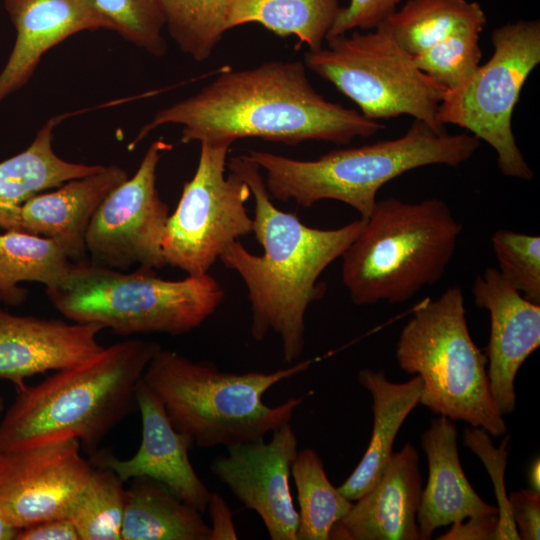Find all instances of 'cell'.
Returning <instances> with one entry per match:
<instances>
[{
  "instance_id": "obj_11",
  "label": "cell",
  "mask_w": 540,
  "mask_h": 540,
  "mask_svg": "<svg viewBox=\"0 0 540 540\" xmlns=\"http://www.w3.org/2000/svg\"><path fill=\"white\" fill-rule=\"evenodd\" d=\"M231 145L200 143L196 171L184 183L166 223L162 241L166 263L189 276L207 274L228 245L252 233L253 219L245 206L250 188L236 173H225Z\"/></svg>"
},
{
  "instance_id": "obj_3",
  "label": "cell",
  "mask_w": 540,
  "mask_h": 540,
  "mask_svg": "<svg viewBox=\"0 0 540 540\" xmlns=\"http://www.w3.org/2000/svg\"><path fill=\"white\" fill-rule=\"evenodd\" d=\"M160 348L154 341L128 339L37 385L17 387L0 422V453L70 438L95 452L117 424L138 410L137 385Z\"/></svg>"
},
{
  "instance_id": "obj_6",
  "label": "cell",
  "mask_w": 540,
  "mask_h": 540,
  "mask_svg": "<svg viewBox=\"0 0 540 540\" xmlns=\"http://www.w3.org/2000/svg\"><path fill=\"white\" fill-rule=\"evenodd\" d=\"M461 232V223L439 198L377 200L341 256L350 299L365 306L413 298L442 279Z\"/></svg>"
},
{
  "instance_id": "obj_32",
  "label": "cell",
  "mask_w": 540,
  "mask_h": 540,
  "mask_svg": "<svg viewBox=\"0 0 540 540\" xmlns=\"http://www.w3.org/2000/svg\"><path fill=\"white\" fill-rule=\"evenodd\" d=\"M113 31L146 52L160 57L167 51L162 36L164 18L159 0H92Z\"/></svg>"
},
{
  "instance_id": "obj_8",
  "label": "cell",
  "mask_w": 540,
  "mask_h": 540,
  "mask_svg": "<svg viewBox=\"0 0 540 540\" xmlns=\"http://www.w3.org/2000/svg\"><path fill=\"white\" fill-rule=\"evenodd\" d=\"M396 359L402 370L422 379L419 403L434 414L483 428L493 437L506 433L490 391L486 355L468 330L459 286L414 310L400 332Z\"/></svg>"
},
{
  "instance_id": "obj_13",
  "label": "cell",
  "mask_w": 540,
  "mask_h": 540,
  "mask_svg": "<svg viewBox=\"0 0 540 540\" xmlns=\"http://www.w3.org/2000/svg\"><path fill=\"white\" fill-rule=\"evenodd\" d=\"M70 438L0 453V514L18 529L69 518L93 470Z\"/></svg>"
},
{
  "instance_id": "obj_42",
  "label": "cell",
  "mask_w": 540,
  "mask_h": 540,
  "mask_svg": "<svg viewBox=\"0 0 540 540\" xmlns=\"http://www.w3.org/2000/svg\"><path fill=\"white\" fill-rule=\"evenodd\" d=\"M5 411V403L3 397L0 395V415Z\"/></svg>"
},
{
  "instance_id": "obj_4",
  "label": "cell",
  "mask_w": 540,
  "mask_h": 540,
  "mask_svg": "<svg viewBox=\"0 0 540 540\" xmlns=\"http://www.w3.org/2000/svg\"><path fill=\"white\" fill-rule=\"evenodd\" d=\"M481 141L470 133L436 131L420 120L395 139L330 151L298 160L262 150L247 156L265 172L271 197L308 208L322 200L342 202L366 219L377 193L389 181L429 165L458 167L473 157Z\"/></svg>"
},
{
  "instance_id": "obj_29",
  "label": "cell",
  "mask_w": 540,
  "mask_h": 540,
  "mask_svg": "<svg viewBox=\"0 0 540 540\" xmlns=\"http://www.w3.org/2000/svg\"><path fill=\"white\" fill-rule=\"evenodd\" d=\"M232 0H159L164 24L179 50L197 62L214 52L227 30Z\"/></svg>"
},
{
  "instance_id": "obj_17",
  "label": "cell",
  "mask_w": 540,
  "mask_h": 540,
  "mask_svg": "<svg viewBox=\"0 0 540 540\" xmlns=\"http://www.w3.org/2000/svg\"><path fill=\"white\" fill-rule=\"evenodd\" d=\"M94 323L18 316L0 308V379H25L78 364L103 349Z\"/></svg>"
},
{
  "instance_id": "obj_16",
  "label": "cell",
  "mask_w": 540,
  "mask_h": 540,
  "mask_svg": "<svg viewBox=\"0 0 540 540\" xmlns=\"http://www.w3.org/2000/svg\"><path fill=\"white\" fill-rule=\"evenodd\" d=\"M141 415L140 446L129 459H119L107 450L91 453L90 462L113 470L125 482L148 477L167 487L183 502L206 512L211 492L194 470L188 451L193 440L175 429L161 402L142 380L136 389Z\"/></svg>"
},
{
  "instance_id": "obj_26",
  "label": "cell",
  "mask_w": 540,
  "mask_h": 540,
  "mask_svg": "<svg viewBox=\"0 0 540 540\" xmlns=\"http://www.w3.org/2000/svg\"><path fill=\"white\" fill-rule=\"evenodd\" d=\"M72 261L51 238L24 231L7 230L0 234V297L17 305L27 295L19 288L23 281L39 282L52 288L68 275Z\"/></svg>"
},
{
  "instance_id": "obj_20",
  "label": "cell",
  "mask_w": 540,
  "mask_h": 540,
  "mask_svg": "<svg viewBox=\"0 0 540 540\" xmlns=\"http://www.w3.org/2000/svg\"><path fill=\"white\" fill-rule=\"evenodd\" d=\"M421 446L429 469L416 517L421 540L430 539L437 528L449 524L498 517L497 507L481 499L463 472L453 420L444 416L432 419L421 435Z\"/></svg>"
},
{
  "instance_id": "obj_37",
  "label": "cell",
  "mask_w": 540,
  "mask_h": 540,
  "mask_svg": "<svg viewBox=\"0 0 540 540\" xmlns=\"http://www.w3.org/2000/svg\"><path fill=\"white\" fill-rule=\"evenodd\" d=\"M15 540H80L69 518L49 519L19 530Z\"/></svg>"
},
{
  "instance_id": "obj_19",
  "label": "cell",
  "mask_w": 540,
  "mask_h": 540,
  "mask_svg": "<svg viewBox=\"0 0 540 540\" xmlns=\"http://www.w3.org/2000/svg\"><path fill=\"white\" fill-rule=\"evenodd\" d=\"M4 7L16 40L0 73V101L28 82L52 47L82 31L113 30L92 0H4Z\"/></svg>"
},
{
  "instance_id": "obj_2",
  "label": "cell",
  "mask_w": 540,
  "mask_h": 540,
  "mask_svg": "<svg viewBox=\"0 0 540 540\" xmlns=\"http://www.w3.org/2000/svg\"><path fill=\"white\" fill-rule=\"evenodd\" d=\"M229 170L249 186L254 198L252 233L262 255L249 252L240 240L228 245L219 260L244 282L251 306V335L263 340L272 331L282 343L283 360L293 363L305 347V315L321 299L323 271L342 256L362 229L360 218L335 229L305 225L272 202L260 167L247 154L233 156Z\"/></svg>"
},
{
  "instance_id": "obj_39",
  "label": "cell",
  "mask_w": 540,
  "mask_h": 540,
  "mask_svg": "<svg viewBox=\"0 0 540 540\" xmlns=\"http://www.w3.org/2000/svg\"><path fill=\"white\" fill-rule=\"evenodd\" d=\"M498 517L485 519H467L452 524L441 540H491L495 537Z\"/></svg>"
},
{
  "instance_id": "obj_18",
  "label": "cell",
  "mask_w": 540,
  "mask_h": 540,
  "mask_svg": "<svg viewBox=\"0 0 540 540\" xmlns=\"http://www.w3.org/2000/svg\"><path fill=\"white\" fill-rule=\"evenodd\" d=\"M417 449L406 443L377 484L332 527L329 539L421 540L417 512L422 495Z\"/></svg>"
},
{
  "instance_id": "obj_35",
  "label": "cell",
  "mask_w": 540,
  "mask_h": 540,
  "mask_svg": "<svg viewBox=\"0 0 540 540\" xmlns=\"http://www.w3.org/2000/svg\"><path fill=\"white\" fill-rule=\"evenodd\" d=\"M402 0H350L341 7L327 37L350 31L372 30L384 23L392 15ZM326 37V38H327Z\"/></svg>"
},
{
  "instance_id": "obj_30",
  "label": "cell",
  "mask_w": 540,
  "mask_h": 540,
  "mask_svg": "<svg viewBox=\"0 0 540 540\" xmlns=\"http://www.w3.org/2000/svg\"><path fill=\"white\" fill-rule=\"evenodd\" d=\"M111 469L94 466L69 519L80 540H121L126 489Z\"/></svg>"
},
{
  "instance_id": "obj_15",
  "label": "cell",
  "mask_w": 540,
  "mask_h": 540,
  "mask_svg": "<svg viewBox=\"0 0 540 540\" xmlns=\"http://www.w3.org/2000/svg\"><path fill=\"white\" fill-rule=\"evenodd\" d=\"M472 295L475 305L490 315L487 375L496 406L508 415L516 407L517 372L540 345V304L524 298L495 267L476 277Z\"/></svg>"
},
{
  "instance_id": "obj_38",
  "label": "cell",
  "mask_w": 540,
  "mask_h": 540,
  "mask_svg": "<svg viewBox=\"0 0 540 540\" xmlns=\"http://www.w3.org/2000/svg\"><path fill=\"white\" fill-rule=\"evenodd\" d=\"M206 511H208L211 521L209 540H235L238 538L231 510L218 493L211 492Z\"/></svg>"
},
{
  "instance_id": "obj_24",
  "label": "cell",
  "mask_w": 540,
  "mask_h": 540,
  "mask_svg": "<svg viewBox=\"0 0 540 540\" xmlns=\"http://www.w3.org/2000/svg\"><path fill=\"white\" fill-rule=\"evenodd\" d=\"M131 480L126 489L121 540L210 539V526L195 507L148 477Z\"/></svg>"
},
{
  "instance_id": "obj_12",
  "label": "cell",
  "mask_w": 540,
  "mask_h": 540,
  "mask_svg": "<svg viewBox=\"0 0 540 540\" xmlns=\"http://www.w3.org/2000/svg\"><path fill=\"white\" fill-rule=\"evenodd\" d=\"M172 145L154 141L132 178L116 186L93 215L85 238L96 265L127 270L132 265L159 270L167 265L162 241L169 207L157 186V167Z\"/></svg>"
},
{
  "instance_id": "obj_43",
  "label": "cell",
  "mask_w": 540,
  "mask_h": 540,
  "mask_svg": "<svg viewBox=\"0 0 540 540\" xmlns=\"http://www.w3.org/2000/svg\"><path fill=\"white\" fill-rule=\"evenodd\" d=\"M0 301H1V297H0Z\"/></svg>"
},
{
  "instance_id": "obj_5",
  "label": "cell",
  "mask_w": 540,
  "mask_h": 540,
  "mask_svg": "<svg viewBox=\"0 0 540 540\" xmlns=\"http://www.w3.org/2000/svg\"><path fill=\"white\" fill-rule=\"evenodd\" d=\"M312 359L273 372L220 371L208 360H191L162 349L147 365L142 380L161 402L175 429L200 448L264 440L290 423L307 395L268 406L263 395L274 385L304 372Z\"/></svg>"
},
{
  "instance_id": "obj_34",
  "label": "cell",
  "mask_w": 540,
  "mask_h": 540,
  "mask_svg": "<svg viewBox=\"0 0 540 540\" xmlns=\"http://www.w3.org/2000/svg\"><path fill=\"white\" fill-rule=\"evenodd\" d=\"M510 436H506L499 447H494L490 434L480 427H466L463 444L474 452L485 465L494 485L497 499L498 522L494 540H519L520 537L512 519L504 475L507 465Z\"/></svg>"
},
{
  "instance_id": "obj_10",
  "label": "cell",
  "mask_w": 540,
  "mask_h": 540,
  "mask_svg": "<svg viewBox=\"0 0 540 540\" xmlns=\"http://www.w3.org/2000/svg\"><path fill=\"white\" fill-rule=\"evenodd\" d=\"M491 40V58L465 84L445 92L437 120L488 143L503 175L530 181L534 173L516 143L512 115L526 80L540 63V21L504 24L493 30Z\"/></svg>"
},
{
  "instance_id": "obj_9",
  "label": "cell",
  "mask_w": 540,
  "mask_h": 540,
  "mask_svg": "<svg viewBox=\"0 0 540 540\" xmlns=\"http://www.w3.org/2000/svg\"><path fill=\"white\" fill-rule=\"evenodd\" d=\"M327 46L304 54L306 68L330 82L372 120L409 115L436 131H446L437 120L446 90L425 75L382 23L327 37Z\"/></svg>"
},
{
  "instance_id": "obj_21",
  "label": "cell",
  "mask_w": 540,
  "mask_h": 540,
  "mask_svg": "<svg viewBox=\"0 0 540 540\" xmlns=\"http://www.w3.org/2000/svg\"><path fill=\"white\" fill-rule=\"evenodd\" d=\"M128 178L117 165L39 193L19 209V231L53 239L70 260H83L90 221L104 198Z\"/></svg>"
},
{
  "instance_id": "obj_40",
  "label": "cell",
  "mask_w": 540,
  "mask_h": 540,
  "mask_svg": "<svg viewBox=\"0 0 540 540\" xmlns=\"http://www.w3.org/2000/svg\"><path fill=\"white\" fill-rule=\"evenodd\" d=\"M20 529L10 524L0 514V540H14Z\"/></svg>"
},
{
  "instance_id": "obj_33",
  "label": "cell",
  "mask_w": 540,
  "mask_h": 540,
  "mask_svg": "<svg viewBox=\"0 0 540 540\" xmlns=\"http://www.w3.org/2000/svg\"><path fill=\"white\" fill-rule=\"evenodd\" d=\"M491 244L503 278L524 298L540 304V237L499 229Z\"/></svg>"
},
{
  "instance_id": "obj_23",
  "label": "cell",
  "mask_w": 540,
  "mask_h": 540,
  "mask_svg": "<svg viewBox=\"0 0 540 540\" xmlns=\"http://www.w3.org/2000/svg\"><path fill=\"white\" fill-rule=\"evenodd\" d=\"M65 117H51L24 151L0 163L1 228L19 231V209L25 201L44 190L94 174L104 167L69 162L55 153L54 128Z\"/></svg>"
},
{
  "instance_id": "obj_31",
  "label": "cell",
  "mask_w": 540,
  "mask_h": 540,
  "mask_svg": "<svg viewBox=\"0 0 540 540\" xmlns=\"http://www.w3.org/2000/svg\"><path fill=\"white\" fill-rule=\"evenodd\" d=\"M481 30L466 29L413 56L417 67L446 91L465 84L480 66Z\"/></svg>"
},
{
  "instance_id": "obj_36",
  "label": "cell",
  "mask_w": 540,
  "mask_h": 540,
  "mask_svg": "<svg viewBox=\"0 0 540 540\" xmlns=\"http://www.w3.org/2000/svg\"><path fill=\"white\" fill-rule=\"evenodd\" d=\"M512 519L520 540L540 538V493L521 489L508 496Z\"/></svg>"
},
{
  "instance_id": "obj_28",
  "label": "cell",
  "mask_w": 540,
  "mask_h": 540,
  "mask_svg": "<svg viewBox=\"0 0 540 540\" xmlns=\"http://www.w3.org/2000/svg\"><path fill=\"white\" fill-rule=\"evenodd\" d=\"M299 505L297 540H328L332 527L353 503L329 481L321 457L310 448L298 451L292 465Z\"/></svg>"
},
{
  "instance_id": "obj_27",
  "label": "cell",
  "mask_w": 540,
  "mask_h": 540,
  "mask_svg": "<svg viewBox=\"0 0 540 540\" xmlns=\"http://www.w3.org/2000/svg\"><path fill=\"white\" fill-rule=\"evenodd\" d=\"M384 24L399 45L415 56L459 31H482L486 15L475 1L408 0Z\"/></svg>"
},
{
  "instance_id": "obj_41",
  "label": "cell",
  "mask_w": 540,
  "mask_h": 540,
  "mask_svg": "<svg viewBox=\"0 0 540 540\" xmlns=\"http://www.w3.org/2000/svg\"><path fill=\"white\" fill-rule=\"evenodd\" d=\"M539 467H540V463H539V458H537L532 466L530 467L529 469V475H528V478H529V483H530V486H531V489L537 491V492H540V481H539Z\"/></svg>"
},
{
  "instance_id": "obj_7",
  "label": "cell",
  "mask_w": 540,
  "mask_h": 540,
  "mask_svg": "<svg viewBox=\"0 0 540 540\" xmlns=\"http://www.w3.org/2000/svg\"><path fill=\"white\" fill-rule=\"evenodd\" d=\"M53 306L77 323H94L119 335H182L220 306L224 289L211 275L167 280L154 269L125 273L87 260L72 263L59 285L46 288Z\"/></svg>"
},
{
  "instance_id": "obj_1",
  "label": "cell",
  "mask_w": 540,
  "mask_h": 540,
  "mask_svg": "<svg viewBox=\"0 0 540 540\" xmlns=\"http://www.w3.org/2000/svg\"><path fill=\"white\" fill-rule=\"evenodd\" d=\"M301 61H267L222 69L194 95L159 110L130 143L133 149L153 130L182 126L184 144L244 138L296 145L305 141L349 144L385 128L355 109L325 99L312 86Z\"/></svg>"
},
{
  "instance_id": "obj_22",
  "label": "cell",
  "mask_w": 540,
  "mask_h": 540,
  "mask_svg": "<svg viewBox=\"0 0 540 540\" xmlns=\"http://www.w3.org/2000/svg\"><path fill=\"white\" fill-rule=\"evenodd\" d=\"M358 381L372 396L373 429L362 459L338 487L351 501L362 497L380 480L392 457L399 429L419 404L423 389L418 375L404 383H394L387 379L384 371L369 368L358 372Z\"/></svg>"
},
{
  "instance_id": "obj_14",
  "label": "cell",
  "mask_w": 540,
  "mask_h": 540,
  "mask_svg": "<svg viewBox=\"0 0 540 540\" xmlns=\"http://www.w3.org/2000/svg\"><path fill=\"white\" fill-rule=\"evenodd\" d=\"M298 451L296 433L288 423L272 431L270 442L229 446L227 454L210 465L235 498L260 516L272 540H297L299 515L289 477Z\"/></svg>"
},
{
  "instance_id": "obj_25",
  "label": "cell",
  "mask_w": 540,
  "mask_h": 540,
  "mask_svg": "<svg viewBox=\"0 0 540 540\" xmlns=\"http://www.w3.org/2000/svg\"><path fill=\"white\" fill-rule=\"evenodd\" d=\"M340 9L339 0H232L226 27L257 23L280 37H297L308 50H318Z\"/></svg>"
}]
</instances>
